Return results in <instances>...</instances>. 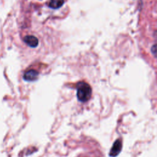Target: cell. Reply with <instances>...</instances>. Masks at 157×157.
Listing matches in <instances>:
<instances>
[{"label": "cell", "instance_id": "6da1fadb", "mask_svg": "<svg viewBox=\"0 0 157 157\" xmlns=\"http://www.w3.org/2000/svg\"><path fill=\"white\" fill-rule=\"evenodd\" d=\"M91 88L86 82H81L77 86V96L78 99L83 102L88 101L91 96Z\"/></svg>", "mask_w": 157, "mask_h": 157}, {"label": "cell", "instance_id": "7a4b0ae2", "mask_svg": "<svg viewBox=\"0 0 157 157\" xmlns=\"http://www.w3.org/2000/svg\"><path fill=\"white\" fill-rule=\"evenodd\" d=\"M121 149H122L121 140L120 139H117L114 142L110 150L109 156L111 157H116L120 154V153L121 151Z\"/></svg>", "mask_w": 157, "mask_h": 157}, {"label": "cell", "instance_id": "3957f363", "mask_svg": "<svg viewBox=\"0 0 157 157\" xmlns=\"http://www.w3.org/2000/svg\"><path fill=\"white\" fill-rule=\"evenodd\" d=\"M38 75H39V72L37 71L34 69H31L26 71L25 73L23 75V78L26 81L31 82V81L36 80L37 78Z\"/></svg>", "mask_w": 157, "mask_h": 157}, {"label": "cell", "instance_id": "277c9868", "mask_svg": "<svg viewBox=\"0 0 157 157\" xmlns=\"http://www.w3.org/2000/svg\"><path fill=\"white\" fill-rule=\"evenodd\" d=\"M25 42L31 47H36L38 45V39L34 36L28 35L24 37Z\"/></svg>", "mask_w": 157, "mask_h": 157}, {"label": "cell", "instance_id": "5b68a950", "mask_svg": "<svg viewBox=\"0 0 157 157\" xmlns=\"http://www.w3.org/2000/svg\"><path fill=\"white\" fill-rule=\"evenodd\" d=\"M64 3V0H50L49 6L53 9L59 8Z\"/></svg>", "mask_w": 157, "mask_h": 157}, {"label": "cell", "instance_id": "8992f818", "mask_svg": "<svg viewBox=\"0 0 157 157\" xmlns=\"http://www.w3.org/2000/svg\"><path fill=\"white\" fill-rule=\"evenodd\" d=\"M151 52L153 53V54L157 57V45H155L152 47L151 48Z\"/></svg>", "mask_w": 157, "mask_h": 157}, {"label": "cell", "instance_id": "52a82bcc", "mask_svg": "<svg viewBox=\"0 0 157 157\" xmlns=\"http://www.w3.org/2000/svg\"><path fill=\"white\" fill-rule=\"evenodd\" d=\"M156 37H157V33H156Z\"/></svg>", "mask_w": 157, "mask_h": 157}]
</instances>
